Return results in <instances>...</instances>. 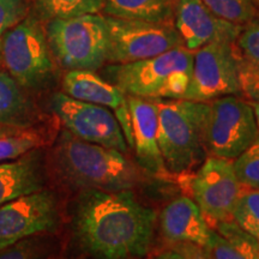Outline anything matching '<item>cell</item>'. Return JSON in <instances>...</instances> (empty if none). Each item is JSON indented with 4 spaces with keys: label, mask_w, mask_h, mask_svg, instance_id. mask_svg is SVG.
I'll return each instance as SVG.
<instances>
[{
    "label": "cell",
    "mask_w": 259,
    "mask_h": 259,
    "mask_svg": "<svg viewBox=\"0 0 259 259\" xmlns=\"http://www.w3.org/2000/svg\"><path fill=\"white\" fill-rule=\"evenodd\" d=\"M228 95H241L234 42H211L194 51L192 74L183 99L209 102Z\"/></svg>",
    "instance_id": "obj_9"
},
{
    "label": "cell",
    "mask_w": 259,
    "mask_h": 259,
    "mask_svg": "<svg viewBox=\"0 0 259 259\" xmlns=\"http://www.w3.org/2000/svg\"><path fill=\"white\" fill-rule=\"evenodd\" d=\"M38 120V111L29 92L6 71H0V124L31 130Z\"/></svg>",
    "instance_id": "obj_18"
},
{
    "label": "cell",
    "mask_w": 259,
    "mask_h": 259,
    "mask_svg": "<svg viewBox=\"0 0 259 259\" xmlns=\"http://www.w3.org/2000/svg\"><path fill=\"white\" fill-rule=\"evenodd\" d=\"M204 143L210 156L234 160L259 137L251 103L238 95L209 101Z\"/></svg>",
    "instance_id": "obj_7"
},
{
    "label": "cell",
    "mask_w": 259,
    "mask_h": 259,
    "mask_svg": "<svg viewBox=\"0 0 259 259\" xmlns=\"http://www.w3.org/2000/svg\"><path fill=\"white\" fill-rule=\"evenodd\" d=\"M31 14L42 22L101 14L103 0H30Z\"/></svg>",
    "instance_id": "obj_21"
},
{
    "label": "cell",
    "mask_w": 259,
    "mask_h": 259,
    "mask_svg": "<svg viewBox=\"0 0 259 259\" xmlns=\"http://www.w3.org/2000/svg\"><path fill=\"white\" fill-rule=\"evenodd\" d=\"M105 19L108 29L107 64L134 63L184 46L174 24L111 16Z\"/></svg>",
    "instance_id": "obj_8"
},
{
    "label": "cell",
    "mask_w": 259,
    "mask_h": 259,
    "mask_svg": "<svg viewBox=\"0 0 259 259\" xmlns=\"http://www.w3.org/2000/svg\"><path fill=\"white\" fill-rule=\"evenodd\" d=\"M250 103H251L252 108H253L255 122H257V127H258V132H259V101H250Z\"/></svg>",
    "instance_id": "obj_33"
},
{
    "label": "cell",
    "mask_w": 259,
    "mask_h": 259,
    "mask_svg": "<svg viewBox=\"0 0 259 259\" xmlns=\"http://www.w3.org/2000/svg\"><path fill=\"white\" fill-rule=\"evenodd\" d=\"M30 0H0V47L6 31L30 14Z\"/></svg>",
    "instance_id": "obj_28"
},
{
    "label": "cell",
    "mask_w": 259,
    "mask_h": 259,
    "mask_svg": "<svg viewBox=\"0 0 259 259\" xmlns=\"http://www.w3.org/2000/svg\"><path fill=\"white\" fill-rule=\"evenodd\" d=\"M153 259H186V258L181 251L168 250V251L161 252V253H158L157 255H155Z\"/></svg>",
    "instance_id": "obj_31"
},
{
    "label": "cell",
    "mask_w": 259,
    "mask_h": 259,
    "mask_svg": "<svg viewBox=\"0 0 259 259\" xmlns=\"http://www.w3.org/2000/svg\"><path fill=\"white\" fill-rule=\"evenodd\" d=\"M51 108L67 131L82 141L127 153L120 124L107 107L78 101L61 92L52 95Z\"/></svg>",
    "instance_id": "obj_10"
},
{
    "label": "cell",
    "mask_w": 259,
    "mask_h": 259,
    "mask_svg": "<svg viewBox=\"0 0 259 259\" xmlns=\"http://www.w3.org/2000/svg\"><path fill=\"white\" fill-rule=\"evenodd\" d=\"M63 93L78 101L94 103L116 111L125 105L127 95L95 71L69 70L61 79Z\"/></svg>",
    "instance_id": "obj_17"
},
{
    "label": "cell",
    "mask_w": 259,
    "mask_h": 259,
    "mask_svg": "<svg viewBox=\"0 0 259 259\" xmlns=\"http://www.w3.org/2000/svg\"><path fill=\"white\" fill-rule=\"evenodd\" d=\"M0 65H2V64H0Z\"/></svg>",
    "instance_id": "obj_36"
},
{
    "label": "cell",
    "mask_w": 259,
    "mask_h": 259,
    "mask_svg": "<svg viewBox=\"0 0 259 259\" xmlns=\"http://www.w3.org/2000/svg\"><path fill=\"white\" fill-rule=\"evenodd\" d=\"M44 141L34 130H27L22 134L0 137V163L15 160L28 151L40 148Z\"/></svg>",
    "instance_id": "obj_25"
},
{
    "label": "cell",
    "mask_w": 259,
    "mask_h": 259,
    "mask_svg": "<svg viewBox=\"0 0 259 259\" xmlns=\"http://www.w3.org/2000/svg\"><path fill=\"white\" fill-rule=\"evenodd\" d=\"M24 131H27V130L10 127V126H5V125L0 124V137H5V136H12V135L22 134V132H24Z\"/></svg>",
    "instance_id": "obj_32"
},
{
    "label": "cell",
    "mask_w": 259,
    "mask_h": 259,
    "mask_svg": "<svg viewBox=\"0 0 259 259\" xmlns=\"http://www.w3.org/2000/svg\"><path fill=\"white\" fill-rule=\"evenodd\" d=\"M136 259H142V258H136Z\"/></svg>",
    "instance_id": "obj_35"
},
{
    "label": "cell",
    "mask_w": 259,
    "mask_h": 259,
    "mask_svg": "<svg viewBox=\"0 0 259 259\" xmlns=\"http://www.w3.org/2000/svg\"><path fill=\"white\" fill-rule=\"evenodd\" d=\"M187 186L209 225L232 219V210L244 189L234 173L233 160L216 156L204 160L187 180Z\"/></svg>",
    "instance_id": "obj_11"
},
{
    "label": "cell",
    "mask_w": 259,
    "mask_h": 259,
    "mask_svg": "<svg viewBox=\"0 0 259 259\" xmlns=\"http://www.w3.org/2000/svg\"><path fill=\"white\" fill-rule=\"evenodd\" d=\"M234 46L241 59L259 64V15L242 25Z\"/></svg>",
    "instance_id": "obj_27"
},
{
    "label": "cell",
    "mask_w": 259,
    "mask_h": 259,
    "mask_svg": "<svg viewBox=\"0 0 259 259\" xmlns=\"http://www.w3.org/2000/svg\"><path fill=\"white\" fill-rule=\"evenodd\" d=\"M241 95L251 101H259V64L251 63L239 57Z\"/></svg>",
    "instance_id": "obj_29"
},
{
    "label": "cell",
    "mask_w": 259,
    "mask_h": 259,
    "mask_svg": "<svg viewBox=\"0 0 259 259\" xmlns=\"http://www.w3.org/2000/svg\"><path fill=\"white\" fill-rule=\"evenodd\" d=\"M0 64L27 92H41L54 82L57 63L41 19L30 12L6 31L0 47Z\"/></svg>",
    "instance_id": "obj_5"
},
{
    "label": "cell",
    "mask_w": 259,
    "mask_h": 259,
    "mask_svg": "<svg viewBox=\"0 0 259 259\" xmlns=\"http://www.w3.org/2000/svg\"><path fill=\"white\" fill-rule=\"evenodd\" d=\"M233 168L242 187L259 190V137L233 160Z\"/></svg>",
    "instance_id": "obj_24"
},
{
    "label": "cell",
    "mask_w": 259,
    "mask_h": 259,
    "mask_svg": "<svg viewBox=\"0 0 259 259\" xmlns=\"http://www.w3.org/2000/svg\"><path fill=\"white\" fill-rule=\"evenodd\" d=\"M203 259H211V257H210L209 253H208V251H206L205 248H204V254H203Z\"/></svg>",
    "instance_id": "obj_34"
},
{
    "label": "cell",
    "mask_w": 259,
    "mask_h": 259,
    "mask_svg": "<svg viewBox=\"0 0 259 259\" xmlns=\"http://www.w3.org/2000/svg\"><path fill=\"white\" fill-rule=\"evenodd\" d=\"M157 105V141L171 176H184L205 160L204 127L209 103L185 99L154 100Z\"/></svg>",
    "instance_id": "obj_4"
},
{
    "label": "cell",
    "mask_w": 259,
    "mask_h": 259,
    "mask_svg": "<svg viewBox=\"0 0 259 259\" xmlns=\"http://www.w3.org/2000/svg\"><path fill=\"white\" fill-rule=\"evenodd\" d=\"M184 245L185 246H184L181 252H183L186 259H203L204 248L198 247V246L196 245H191V244H184Z\"/></svg>",
    "instance_id": "obj_30"
},
{
    "label": "cell",
    "mask_w": 259,
    "mask_h": 259,
    "mask_svg": "<svg viewBox=\"0 0 259 259\" xmlns=\"http://www.w3.org/2000/svg\"><path fill=\"white\" fill-rule=\"evenodd\" d=\"M193 52L177 47L160 56L126 64H106L102 77L127 96L145 100L183 99L192 74Z\"/></svg>",
    "instance_id": "obj_3"
},
{
    "label": "cell",
    "mask_w": 259,
    "mask_h": 259,
    "mask_svg": "<svg viewBox=\"0 0 259 259\" xmlns=\"http://www.w3.org/2000/svg\"><path fill=\"white\" fill-rule=\"evenodd\" d=\"M216 16L244 25L259 15V0H202Z\"/></svg>",
    "instance_id": "obj_23"
},
{
    "label": "cell",
    "mask_w": 259,
    "mask_h": 259,
    "mask_svg": "<svg viewBox=\"0 0 259 259\" xmlns=\"http://www.w3.org/2000/svg\"><path fill=\"white\" fill-rule=\"evenodd\" d=\"M156 212L134 191L83 190L73 212V231L92 259L143 258L153 245Z\"/></svg>",
    "instance_id": "obj_1"
},
{
    "label": "cell",
    "mask_w": 259,
    "mask_h": 259,
    "mask_svg": "<svg viewBox=\"0 0 259 259\" xmlns=\"http://www.w3.org/2000/svg\"><path fill=\"white\" fill-rule=\"evenodd\" d=\"M160 228L163 238L170 242L209 247L212 228L199 206L189 197H178L164 206L160 215Z\"/></svg>",
    "instance_id": "obj_15"
},
{
    "label": "cell",
    "mask_w": 259,
    "mask_h": 259,
    "mask_svg": "<svg viewBox=\"0 0 259 259\" xmlns=\"http://www.w3.org/2000/svg\"><path fill=\"white\" fill-rule=\"evenodd\" d=\"M48 241L41 236H31L0 250V259H47Z\"/></svg>",
    "instance_id": "obj_26"
},
{
    "label": "cell",
    "mask_w": 259,
    "mask_h": 259,
    "mask_svg": "<svg viewBox=\"0 0 259 259\" xmlns=\"http://www.w3.org/2000/svg\"><path fill=\"white\" fill-rule=\"evenodd\" d=\"M44 27L52 56L63 69L97 71L107 64L108 29L103 15L52 19Z\"/></svg>",
    "instance_id": "obj_6"
},
{
    "label": "cell",
    "mask_w": 259,
    "mask_h": 259,
    "mask_svg": "<svg viewBox=\"0 0 259 259\" xmlns=\"http://www.w3.org/2000/svg\"><path fill=\"white\" fill-rule=\"evenodd\" d=\"M59 223L57 197L42 189L0 206V250L23 239L52 232Z\"/></svg>",
    "instance_id": "obj_12"
},
{
    "label": "cell",
    "mask_w": 259,
    "mask_h": 259,
    "mask_svg": "<svg viewBox=\"0 0 259 259\" xmlns=\"http://www.w3.org/2000/svg\"><path fill=\"white\" fill-rule=\"evenodd\" d=\"M178 0H103L101 14L111 17L174 24Z\"/></svg>",
    "instance_id": "obj_20"
},
{
    "label": "cell",
    "mask_w": 259,
    "mask_h": 259,
    "mask_svg": "<svg viewBox=\"0 0 259 259\" xmlns=\"http://www.w3.org/2000/svg\"><path fill=\"white\" fill-rule=\"evenodd\" d=\"M174 27L184 47L194 52L211 42H235L242 25L220 18L202 0H178Z\"/></svg>",
    "instance_id": "obj_13"
},
{
    "label": "cell",
    "mask_w": 259,
    "mask_h": 259,
    "mask_svg": "<svg viewBox=\"0 0 259 259\" xmlns=\"http://www.w3.org/2000/svg\"><path fill=\"white\" fill-rule=\"evenodd\" d=\"M232 220L259 242V190L242 189L232 210Z\"/></svg>",
    "instance_id": "obj_22"
},
{
    "label": "cell",
    "mask_w": 259,
    "mask_h": 259,
    "mask_svg": "<svg viewBox=\"0 0 259 259\" xmlns=\"http://www.w3.org/2000/svg\"><path fill=\"white\" fill-rule=\"evenodd\" d=\"M205 250L211 259H259V242L232 219L212 226Z\"/></svg>",
    "instance_id": "obj_19"
},
{
    "label": "cell",
    "mask_w": 259,
    "mask_h": 259,
    "mask_svg": "<svg viewBox=\"0 0 259 259\" xmlns=\"http://www.w3.org/2000/svg\"><path fill=\"white\" fill-rule=\"evenodd\" d=\"M44 154L40 149L28 151L15 160L0 163V206L45 185Z\"/></svg>",
    "instance_id": "obj_16"
},
{
    "label": "cell",
    "mask_w": 259,
    "mask_h": 259,
    "mask_svg": "<svg viewBox=\"0 0 259 259\" xmlns=\"http://www.w3.org/2000/svg\"><path fill=\"white\" fill-rule=\"evenodd\" d=\"M127 106L132 124V137L139 167L150 176L169 178L171 174L164 164L158 147V112L154 100L127 96Z\"/></svg>",
    "instance_id": "obj_14"
},
{
    "label": "cell",
    "mask_w": 259,
    "mask_h": 259,
    "mask_svg": "<svg viewBox=\"0 0 259 259\" xmlns=\"http://www.w3.org/2000/svg\"><path fill=\"white\" fill-rule=\"evenodd\" d=\"M54 161L64 179L83 190L118 192L142 183L141 171L124 153L82 141L67 130L58 139Z\"/></svg>",
    "instance_id": "obj_2"
}]
</instances>
